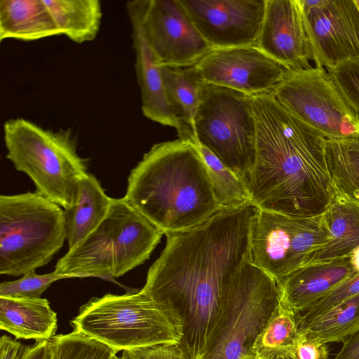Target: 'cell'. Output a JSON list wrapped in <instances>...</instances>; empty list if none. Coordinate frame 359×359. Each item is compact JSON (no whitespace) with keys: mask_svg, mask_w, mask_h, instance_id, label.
<instances>
[{"mask_svg":"<svg viewBox=\"0 0 359 359\" xmlns=\"http://www.w3.org/2000/svg\"><path fill=\"white\" fill-rule=\"evenodd\" d=\"M252 203L223 208L191 229L167 233L141 291L180 320L179 345L189 359L204 353L227 285L250 262Z\"/></svg>","mask_w":359,"mask_h":359,"instance_id":"obj_1","label":"cell"},{"mask_svg":"<svg viewBox=\"0 0 359 359\" xmlns=\"http://www.w3.org/2000/svg\"><path fill=\"white\" fill-rule=\"evenodd\" d=\"M256 157L248 181L259 210L299 217L323 215L335 191L326 161V137L299 119L272 93L252 96Z\"/></svg>","mask_w":359,"mask_h":359,"instance_id":"obj_2","label":"cell"},{"mask_svg":"<svg viewBox=\"0 0 359 359\" xmlns=\"http://www.w3.org/2000/svg\"><path fill=\"white\" fill-rule=\"evenodd\" d=\"M124 198L163 234L197 227L223 209L197 147L180 137L144 154Z\"/></svg>","mask_w":359,"mask_h":359,"instance_id":"obj_3","label":"cell"},{"mask_svg":"<svg viewBox=\"0 0 359 359\" xmlns=\"http://www.w3.org/2000/svg\"><path fill=\"white\" fill-rule=\"evenodd\" d=\"M163 233L123 198H112L101 224L58 259L72 278H118L144 264Z\"/></svg>","mask_w":359,"mask_h":359,"instance_id":"obj_4","label":"cell"},{"mask_svg":"<svg viewBox=\"0 0 359 359\" xmlns=\"http://www.w3.org/2000/svg\"><path fill=\"white\" fill-rule=\"evenodd\" d=\"M3 132L6 158L29 177L36 191L64 210L74 205L79 183L88 172L70 130L15 118L4 123Z\"/></svg>","mask_w":359,"mask_h":359,"instance_id":"obj_5","label":"cell"},{"mask_svg":"<svg viewBox=\"0 0 359 359\" xmlns=\"http://www.w3.org/2000/svg\"><path fill=\"white\" fill-rule=\"evenodd\" d=\"M73 332L97 341L116 353L158 344L179 345L180 318L141 290L93 297L70 322Z\"/></svg>","mask_w":359,"mask_h":359,"instance_id":"obj_6","label":"cell"},{"mask_svg":"<svg viewBox=\"0 0 359 359\" xmlns=\"http://www.w3.org/2000/svg\"><path fill=\"white\" fill-rule=\"evenodd\" d=\"M66 240L64 210L36 191L0 196V273L46 265Z\"/></svg>","mask_w":359,"mask_h":359,"instance_id":"obj_7","label":"cell"},{"mask_svg":"<svg viewBox=\"0 0 359 359\" xmlns=\"http://www.w3.org/2000/svg\"><path fill=\"white\" fill-rule=\"evenodd\" d=\"M280 301L279 283L250 262L227 285L203 355L200 359L252 356L258 337Z\"/></svg>","mask_w":359,"mask_h":359,"instance_id":"obj_8","label":"cell"},{"mask_svg":"<svg viewBox=\"0 0 359 359\" xmlns=\"http://www.w3.org/2000/svg\"><path fill=\"white\" fill-rule=\"evenodd\" d=\"M194 136L193 141L210 150L248 185L256 157L252 96L205 83Z\"/></svg>","mask_w":359,"mask_h":359,"instance_id":"obj_9","label":"cell"},{"mask_svg":"<svg viewBox=\"0 0 359 359\" xmlns=\"http://www.w3.org/2000/svg\"><path fill=\"white\" fill-rule=\"evenodd\" d=\"M330 239L323 215L292 216L259 210L250 232V262L278 283L310 263Z\"/></svg>","mask_w":359,"mask_h":359,"instance_id":"obj_10","label":"cell"},{"mask_svg":"<svg viewBox=\"0 0 359 359\" xmlns=\"http://www.w3.org/2000/svg\"><path fill=\"white\" fill-rule=\"evenodd\" d=\"M271 93L289 111L327 140L359 135V114L324 68L287 69Z\"/></svg>","mask_w":359,"mask_h":359,"instance_id":"obj_11","label":"cell"},{"mask_svg":"<svg viewBox=\"0 0 359 359\" xmlns=\"http://www.w3.org/2000/svg\"><path fill=\"white\" fill-rule=\"evenodd\" d=\"M126 7L130 20L140 26L158 66L191 67L214 49L180 0H134Z\"/></svg>","mask_w":359,"mask_h":359,"instance_id":"obj_12","label":"cell"},{"mask_svg":"<svg viewBox=\"0 0 359 359\" xmlns=\"http://www.w3.org/2000/svg\"><path fill=\"white\" fill-rule=\"evenodd\" d=\"M316 67L359 60V7L355 0H298Z\"/></svg>","mask_w":359,"mask_h":359,"instance_id":"obj_13","label":"cell"},{"mask_svg":"<svg viewBox=\"0 0 359 359\" xmlns=\"http://www.w3.org/2000/svg\"><path fill=\"white\" fill-rule=\"evenodd\" d=\"M195 67L205 83L250 96L271 93L288 69L256 46L214 48Z\"/></svg>","mask_w":359,"mask_h":359,"instance_id":"obj_14","label":"cell"},{"mask_svg":"<svg viewBox=\"0 0 359 359\" xmlns=\"http://www.w3.org/2000/svg\"><path fill=\"white\" fill-rule=\"evenodd\" d=\"M213 48L256 46L266 0H180Z\"/></svg>","mask_w":359,"mask_h":359,"instance_id":"obj_15","label":"cell"},{"mask_svg":"<svg viewBox=\"0 0 359 359\" xmlns=\"http://www.w3.org/2000/svg\"><path fill=\"white\" fill-rule=\"evenodd\" d=\"M256 46L288 69L312 67L313 52L298 0H266Z\"/></svg>","mask_w":359,"mask_h":359,"instance_id":"obj_16","label":"cell"},{"mask_svg":"<svg viewBox=\"0 0 359 359\" xmlns=\"http://www.w3.org/2000/svg\"><path fill=\"white\" fill-rule=\"evenodd\" d=\"M355 273L348 257L311 262L279 283L280 303L300 314Z\"/></svg>","mask_w":359,"mask_h":359,"instance_id":"obj_17","label":"cell"},{"mask_svg":"<svg viewBox=\"0 0 359 359\" xmlns=\"http://www.w3.org/2000/svg\"><path fill=\"white\" fill-rule=\"evenodd\" d=\"M130 22L135 54V71L141 93V109L144 116L163 126L175 128L180 138L192 140L194 135L184 128L170 105L160 67L140 26L134 20Z\"/></svg>","mask_w":359,"mask_h":359,"instance_id":"obj_18","label":"cell"},{"mask_svg":"<svg viewBox=\"0 0 359 359\" xmlns=\"http://www.w3.org/2000/svg\"><path fill=\"white\" fill-rule=\"evenodd\" d=\"M0 328L16 339L49 341L56 336L57 313L46 299L0 297Z\"/></svg>","mask_w":359,"mask_h":359,"instance_id":"obj_19","label":"cell"},{"mask_svg":"<svg viewBox=\"0 0 359 359\" xmlns=\"http://www.w3.org/2000/svg\"><path fill=\"white\" fill-rule=\"evenodd\" d=\"M61 35L44 0H1L0 40L32 41Z\"/></svg>","mask_w":359,"mask_h":359,"instance_id":"obj_20","label":"cell"},{"mask_svg":"<svg viewBox=\"0 0 359 359\" xmlns=\"http://www.w3.org/2000/svg\"><path fill=\"white\" fill-rule=\"evenodd\" d=\"M112 198L108 196L95 175L88 173L80 182L74 205L64 210L69 249L86 238L104 220Z\"/></svg>","mask_w":359,"mask_h":359,"instance_id":"obj_21","label":"cell"},{"mask_svg":"<svg viewBox=\"0 0 359 359\" xmlns=\"http://www.w3.org/2000/svg\"><path fill=\"white\" fill-rule=\"evenodd\" d=\"M323 217L330 239L311 262L349 257L359 247V204L335 194Z\"/></svg>","mask_w":359,"mask_h":359,"instance_id":"obj_22","label":"cell"},{"mask_svg":"<svg viewBox=\"0 0 359 359\" xmlns=\"http://www.w3.org/2000/svg\"><path fill=\"white\" fill-rule=\"evenodd\" d=\"M159 67L170 105L184 128L194 135L195 118L205 83L195 65Z\"/></svg>","mask_w":359,"mask_h":359,"instance_id":"obj_23","label":"cell"},{"mask_svg":"<svg viewBox=\"0 0 359 359\" xmlns=\"http://www.w3.org/2000/svg\"><path fill=\"white\" fill-rule=\"evenodd\" d=\"M61 35L81 44L93 41L100 29L99 0H44Z\"/></svg>","mask_w":359,"mask_h":359,"instance_id":"obj_24","label":"cell"},{"mask_svg":"<svg viewBox=\"0 0 359 359\" xmlns=\"http://www.w3.org/2000/svg\"><path fill=\"white\" fill-rule=\"evenodd\" d=\"M325 154L335 194L359 204V135L327 140Z\"/></svg>","mask_w":359,"mask_h":359,"instance_id":"obj_25","label":"cell"},{"mask_svg":"<svg viewBox=\"0 0 359 359\" xmlns=\"http://www.w3.org/2000/svg\"><path fill=\"white\" fill-rule=\"evenodd\" d=\"M359 328V294L313 321L302 332L310 341L327 344L344 341Z\"/></svg>","mask_w":359,"mask_h":359,"instance_id":"obj_26","label":"cell"},{"mask_svg":"<svg viewBox=\"0 0 359 359\" xmlns=\"http://www.w3.org/2000/svg\"><path fill=\"white\" fill-rule=\"evenodd\" d=\"M298 314L280 304L258 337L252 356L266 357L294 351L301 337L297 325Z\"/></svg>","mask_w":359,"mask_h":359,"instance_id":"obj_27","label":"cell"},{"mask_svg":"<svg viewBox=\"0 0 359 359\" xmlns=\"http://www.w3.org/2000/svg\"><path fill=\"white\" fill-rule=\"evenodd\" d=\"M193 142L205 162L216 197L222 208H238L252 203L247 184L210 150Z\"/></svg>","mask_w":359,"mask_h":359,"instance_id":"obj_28","label":"cell"},{"mask_svg":"<svg viewBox=\"0 0 359 359\" xmlns=\"http://www.w3.org/2000/svg\"><path fill=\"white\" fill-rule=\"evenodd\" d=\"M50 359H114L116 352L85 335L72 332L50 341Z\"/></svg>","mask_w":359,"mask_h":359,"instance_id":"obj_29","label":"cell"},{"mask_svg":"<svg viewBox=\"0 0 359 359\" xmlns=\"http://www.w3.org/2000/svg\"><path fill=\"white\" fill-rule=\"evenodd\" d=\"M359 294V273L347 278L306 311L298 314L297 325L299 333L313 321L320 318L344 301Z\"/></svg>","mask_w":359,"mask_h":359,"instance_id":"obj_30","label":"cell"},{"mask_svg":"<svg viewBox=\"0 0 359 359\" xmlns=\"http://www.w3.org/2000/svg\"><path fill=\"white\" fill-rule=\"evenodd\" d=\"M70 278L53 271L51 273L39 275L35 271L24 274L16 280L5 281L0 285V297L19 299L41 298L50 285L58 280Z\"/></svg>","mask_w":359,"mask_h":359,"instance_id":"obj_31","label":"cell"},{"mask_svg":"<svg viewBox=\"0 0 359 359\" xmlns=\"http://www.w3.org/2000/svg\"><path fill=\"white\" fill-rule=\"evenodd\" d=\"M326 69L343 96L359 114V60Z\"/></svg>","mask_w":359,"mask_h":359,"instance_id":"obj_32","label":"cell"},{"mask_svg":"<svg viewBox=\"0 0 359 359\" xmlns=\"http://www.w3.org/2000/svg\"><path fill=\"white\" fill-rule=\"evenodd\" d=\"M123 359H189L174 344H158L123 351Z\"/></svg>","mask_w":359,"mask_h":359,"instance_id":"obj_33","label":"cell"},{"mask_svg":"<svg viewBox=\"0 0 359 359\" xmlns=\"http://www.w3.org/2000/svg\"><path fill=\"white\" fill-rule=\"evenodd\" d=\"M297 359H328L327 345L306 339L303 334L294 348Z\"/></svg>","mask_w":359,"mask_h":359,"instance_id":"obj_34","label":"cell"},{"mask_svg":"<svg viewBox=\"0 0 359 359\" xmlns=\"http://www.w3.org/2000/svg\"><path fill=\"white\" fill-rule=\"evenodd\" d=\"M28 346L7 335L0 339V359H22Z\"/></svg>","mask_w":359,"mask_h":359,"instance_id":"obj_35","label":"cell"},{"mask_svg":"<svg viewBox=\"0 0 359 359\" xmlns=\"http://www.w3.org/2000/svg\"><path fill=\"white\" fill-rule=\"evenodd\" d=\"M333 359H359V328L343 341Z\"/></svg>","mask_w":359,"mask_h":359,"instance_id":"obj_36","label":"cell"},{"mask_svg":"<svg viewBox=\"0 0 359 359\" xmlns=\"http://www.w3.org/2000/svg\"><path fill=\"white\" fill-rule=\"evenodd\" d=\"M49 341H36L34 344L28 346L22 359H50Z\"/></svg>","mask_w":359,"mask_h":359,"instance_id":"obj_37","label":"cell"},{"mask_svg":"<svg viewBox=\"0 0 359 359\" xmlns=\"http://www.w3.org/2000/svg\"><path fill=\"white\" fill-rule=\"evenodd\" d=\"M245 359H297L294 354V351L283 352L276 355L266 357H255L250 356Z\"/></svg>","mask_w":359,"mask_h":359,"instance_id":"obj_38","label":"cell"},{"mask_svg":"<svg viewBox=\"0 0 359 359\" xmlns=\"http://www.w3.org/2000/svg\"><path fill=\"white\" fill-rule=\"evenodd\" d=\"M348 259L355 272L359 273V247L351 252Z\"/></svg>","mask_w":359,"mask_h":359,"instance_id":"obj_39","label":"cell"},{"mask_svg":"<svg viewBox=\"0 0 359 359\" xmlns=\"http://www.w3.org/2000/svg\"><path fill=\"white\" fill-rule=\"evenodd\" d=\"M114 359H123V358H118V357H117V356L116 355V356L114 357Z\"/></svg>","mask_w":359,"mask_h":359,"instance_id":"obj_40","label":"cell"}]
</instances>
